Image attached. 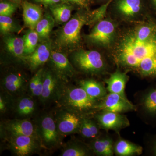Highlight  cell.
Returning <instances> with one entry per match:
<instances>
[{
  "instance_id": "cell-28",
  "label": "cell",
  "mask_w": 156,
  "mask_h": 156,
  "mask_svg": "<svg viewBox=\"0 0 156 156\" xmlns=\"http://www.w3.org/2000/svg\"><path fill=\"white\" fill-rule=\"evenodd\" d=\"M44 68H41L30 80L28 93L34 98L40 99L41 95L43 86V76Z\"/></svg>"
},
{
  "instance_id": "cell-24",
  "label": "cell",
  "mask_w": 156,
  "mask_h": 156,
  "mask_svg": "<svg viewBox=\"0 0 156 156\" xmlns=\"http://www.w3.org/2000/svg\"><path fill=\"white\" fill-rule=\"evenodd\" d=\"M79 86L82 87L90 96L99 100L106 96L107 89L100 82L93 79L81 80Z\"/></svg>"
},
{
  "instance_id": "cell-3",
  "label": "cell",
  "mask_w": 156,
  "mask_h": 156,
  "mask_svg": "<svg viewBox=\"0 0 156 156\" xmlns=\"http://www.w3.org/2000/svg\"><path fill=\"white\" fill-rule=\"evenodd\" d=\"M99 100L88 95L80 86L65 83L56 101L57 106L88 116L95 111Z\"/></svg>"
},
{
  "instance_id": "cell-14",
  "label": "cell",
  "mask_w": 156,
  "mask_h": 156,
  "mask_svg": "<svg viewBox=\"0 0 156 156\" xmlns=\"http://www.w3.org/2000/svg\"><path fill=\"white\" fill-rule=\"evenodd\" d=\"M134 105L127 98L116 93H110L98 101L95 107V111H108L122 113L136 110Z\"/></svg>"
},
{
  "instance_id": "cell-9",
  "label": "cell",
  "mask_w": 156,
  "mask_h": 156,
  "mask_svg": "<svg viewBox=\"0 0 156 156\" xmlns=\"http://www.w3.org/2000/svg\"><path fill=\"white\" fill-rule=\"evenodd\" d=\"M30 80L21 72H10L1 80V90L13 98H16L28 93Z\"/></svg>"
},
{
  "instance_id": "cell-26",
  "label": "cell",
  "mask_w": 156,
  "mask_h": 156,
  "mask_svg": "<svg viewBox=\"0 0 156 156\" xmlns=\"http://www.w3.org/2000/svg\"><path fill=\"white\" fill-rule=\"evenodd\" d=\"M100 127L97 122L85 116L83 118L79 134L84 138L94 140L99 137Z\"/></svg>"
},
{
  "instance_id": "cell-32",
  "label": "cell",
  "mask_w": 156,
  "mask_h": 156,
  "mask_svg": "<svg viewBox=\"0 0 156 156\" xmlns=\"http://www.w3.org/2000/svg\"><path fill=\"white\" fill-rule=\"evenodd\" d=\"M113 0H109L105 4L93 11H89V21L88 25L92 27L98 22L105 19L107 11Z\"/></svg>"
},
{
  "instance_id": "cell-13",
  "label": "cell",
  "mask_w": 156,
  "mask_h": 156,
  "mask_svg": "<svg viewBox=\"0 0 156 156\" xmlns=\"http://www.w3.org/2000/svg\"><path fill=\"white\" fill-rule=\"evenodd\" d=\"M49 68L66 83L76 74V70L64 52L53 50L48 61Z\"/></svg>"
},
{
  "instance_id": "cell-37",
  "label": "cell",
  "mask_w": 156,
  "mask_h": 156,
  "mask_svg": "<svg viewBox=\"0 0 156 156\" xmlns=\"http://www.w3.org/2000/svg\"><path fill=\"white\" fill-rule=\"evenodd\" d=\"M151 151L153 154L156 156V135L154 137L151 145Z\"/></svg>"
},
{
  "instance_id": "cell-29",
  "label": "cell",
  "mask_w": 156,
  "mask_h": 156,
  "mask_svg": "<svg viewBox=\"0 0 156 156\" xmlns=\"http://www.w3.org/2000/svg\"><path fill=\"white\" fill-rule=\"evenodd\" d=\"M142 107L146 114L156 119V87L149 89L143 98Z\"/></svg>"
},
{
  "instance_id": "cell-23",
  "label": "cell",
  "mask_w": 156,
  "mask_h": 156,
  "mask_svg": "<svg viewBox=\"0 0 156 156\" xmlns=\"http://www.w3.org/2000/svg\"><path fill=\"white\" fill-rule=\"evenodd\" d=\"M74 6L67 3L61 2L48 7L51 14L58 24H62L68 22L72 17V12Z\"/></svg>"
},
{
  "instance_id": "cell-5",
  "label": "cell",
  "mask_w": 156,
  "mask_h": 156,
  "mask_svg": "<svg viewBox=\"0 0 156 156\" xmlns=\"http://www.w3.org/2000/svg\"><path fill=\"white\" fill-rule=\"evenodd\" d=\"M70 61L75 68L88 74L102 73L106 69L103 56L96 50L78 49L71 52Z\"/></svg>"
},
{
  "instance_id": "cell-2",
  "label": "cell",
  "mask_w": 156,
  "mask_h": 156,
  "mask_svg": "<svg viewBox=\"0 0 156 156\" xmlns=\"http://www.w3.org/2000/svg\"><path fill=\"white\" fill-rule=\"evenodd\" d=\"M89 11L80 9L57 32L53 46L62 52H72L79 49L81 42V32L88 25Z\"/></svg>"
},
{
  "instance_id": "cell-36",
  "label": "cell",
  "mask_w": 156,
  "mask_h": 156,
  "mask_svg": "<svg viewBox=\"0 0 156 156\" xmlns=\"http://www.w3.org/2000/svg\"><path fill=\"white\" fill-rule=\"evenodd\" d=\"M34 1L36 2L42 4L46 7H49L62 2V0H34Z\"/></svg>"
},
{
  "instance_id": "cell-19",
  "label": "cell",
  "mask_w": 156,
  "mask_h": 156,
  "mask_svg": "<svg viewBox=\"0 0 156 156\" xmlns=\"http://www.w3.org/2000/svg\"><path fill=\"white\" fill-rule=\"evenodd\" d=\"M128 79L129 76L127 75V72H123L119 69L116 70L105 81L107 84V90L110 93H116L127 98L125 89Z\"/></svg>"
},
{
  "instance_id": "cell-21",
  "label": "cell",
  "mask_w": 156,
  "mask_h": 156,
  "mask_svg": "<svg viewBox=\"0 0 156 156\" xmlns=\"http://www.w3.org/2000/svg\"><path fill=\"white\" fill-rule=\"evenodd\" d=\"M114 144L112 138L106 136L92 140L89 145L97 155L112 156L115 153Z\"/></svg>"
},
{
  "instance_id": "cell-1",
  "label": "cell",
  "mask_w": 156,
  "mask_h": 156,
  "mask_svg": "<svg viewBox=\"0 0 156 156\" xmlns=\"http://www.w3.org/2000/svg\"><path fill=\"white\" fill-rule=\"evenodd\" d=\"M111 56L118 66L143 78L156 77V22L148 17L118 33Z\"/></svg>"
},
{
  "instance_id": "cell-4",
  "label": "cell",
  "mask_w": 156,
  "mask_h": 156,
  "mask_svg": "<svg viewBox=\"0 0 156 156\" xmlns=\"http://www.w3.org/2000/svg\"><path fill=\"white\" fill-rule=\"evenodd\" d=\"M34 122L43 148L51 151L62 145L63 138L58 132L53 114L44 113Z\"/></svg>"
},
{
  "instance_id": "cell-25",
  "label": "cell",
  "mask_w": 156,
  "mask_h": 156,
  "mask_svg": "<svg viewBox=\"0 0 156 156\" xmlns=\"http://www.w3.org/2000/svg\"><path fill=\"white\" fill-rule=\"evenodd\" d=\"M114 152L119 156L139 155L142 153L143 148L126 140L120 139L115 144Z\"/></svg>"
},
{
  "instance_id": "cell-35",
  "label": "cell",
  "mask_w": 156,
  "mask_h": 156,
  "mask_svg": "<svg viewBox=\"0 0 156 156\" xmlns=\"http://www.w3.org/2000/svg\"><path fill=\"white\" fill-rule=\"evenodd\" d=\"M90 0H62V2L67 3L73 6H77L80 9L89 10Z\"/></svg>"
},
{
  "instance_id": "cell-18",
  "label": "cell",
  "mask_w": 156,
  "mask_h": 156,
  "mask_svg": "<svg viewBox=\"0 0 156 156\" xmlns=\"http://www.w3.org/2000/svg\"><path fill=\"white\" fill-rule=\"evenodd\" d=\"M23 18L24 25L29 29L35 30L44 14L38 5L25 1L22 3Z\"/></svg>"
},
{
  "instance_id": "cell-11",
  "label": "cell",
  "mask_w": 156,
  "mask_h": 156,
  "mask_svg": "<svg viewBox=\"0 0 156 156\" xmlns=\"http://www.w3.org/2000/svg\"><path fill=\"white\" fill-rule=\"evenodd\" d=\"M65 82L62 80L50 68L44 69L43 90L39 100L44 106L56 102Z\"/></svg>"
},
{
  "instance_id": "cell-7",
  "label": "cell",
  "mask_w": 156,
  "mask_h": 156,
  "mask_svg": "<svg viewBox=\"0 0 156 156\" xmlns=\"http://www.w3.org/2000/svg\"><path fill=\"white\" fill-rule=\"evenodd\" d=\"M53 115L58 132L63 138L79 133L83 118L87 116L59 107Z\"/></svg>"
},
{
  "instance_id": "cell-16",
  "label": "cell",
  "mask_w": 156,
  "mask_h": 156,
  "mask_svg": "<svg viewBox=\"0 0 156 156\" xmlns=\"http://www.w3.org/2000/svg\"><path fill=\"white\" fill-rule=\"evenodd\" d=\"M95 120L100 128L119 132L130 126L127 117L122 113L108 111H101L95 115Z\"/></svg>"
},
{
  "instance_id": "cell-22",
  "label": "cell",
  "mask_w": 156,
  "mask_h": 156,
  "mask_svg": "<svg viewBox=\"0 0 156 156\" xmlns=\"http://www.w3.org/2000/svg\"><path fill=\"white\" fill-rule=\"evenodd\" d=\"M94 154L89 145L76 140H70L62 147L60 156H89Z\"/></svg>"
},
{
  "instance_id": "cell-33",
  "label": "cell",
  "mask_w": 156,
  "mask_h": 156,
  "mask_svg": "<svg viewBox=\"0 0 156 156\" xmlns=\"http://www.w3.org/2000/svg\"><path fill=\"white\" fill-rule=\"evenodd\" d=\"M14 98L11 95L1 91L0 94V112L2 114H5L9 111H12Z\"/></svg>"
},
{
  "instance_id": "cell-20",
  "label": "cell",
  "mask_w": 156,
  "mask_h": 156,
  "mask_svg": "<svg viewBox=\"0 0 156 156\" xmlns=\"http://www.w3.org/2000/svg\"><path fill=\"white\" fill-rule=\"evenodd\" d=\"M3 41L6 51L11 56L20 60L24 57V45L23 37H20L10 34L5 35Z\"/></svg>"
},
{
  "instance_id": "cell-31",
  "label": "cell",
  "mask_w": 156,
  "mask_h": 156,
  "mask_svg": "<svg viewBox=\"0 0 156 156\" xmlns=\"http://www.w3.org/2000/svg\"><path fill=\"white\" fill-rule=\"evenodd\" d=\"M22 28L9 16L0 15V31L2 34H10L18 32Z\"/></svg>"
},
{
  "instance_id": "cell-10",
  "label": "cell",
  "mask_w": 156,
  "mask_h": 156,
  "mask_svg": "<svg viewBox=\"0 0 156 156\" xmlns=\"http://www.w3.org/2000/svg\"><path fill=\"white\" fill-rule=\"evenodd\" d=\"M25 135L37 137L35 125L30 119L8 120L1 124V137ZM39 139V138H38Z\"/></svg>"
},
{
  "instance_id": "cell-27",
  "label": "cell",
  "mask_w": 156,
  "mask_h": 156,
  "mask_svg": "<svg viewBox=\"0 0 156 156\" xmlns=\"http://www.w3.org/2000/svg\"><path fill=\"white\" fill-rule=\"evenodd\" d=\"M55 20L53 15L49 13H45L39 21L35 28L41 41L49 39L50 33L54 27Z\"/></svg>"
},
{
  "instance_id": "cell-40",
  "label": "cell",
  "mask_w": 156,
  "mask_h": 156,
  "mask_svg": "<svg viewBox=\"0 0 156 156\" xmlns=\"http://www.w3.org/2000/svg\"><path fill=\"white\" fill-rule=\"evenodd\" d=\"M109 0H97V1L98 2H108Z\"/></svg>"
},
{
  "instance_id": "cell-8",
  "label": "cell",
  "mask_w": 156,
  "mask_h": 156,
  "mask_svg": "<svg viewBox=\"0 0 156 156\" xmlns=\"http://www.w3.org/2000/svg\"><path fill=\"white\" fill-rule=\"evenodd\" d=\"M12 154L17 156H28L38 153L42 148L37 137L19 135L11 136L5 139Z\"/></svg>"
},
{
  "instance_id": "cell-17",
  "label": "cell",
  "mask_w": 156,
  "mask_h": 156,
  "mask_svg": "<svg viewBox=\"0 0 156 156\" xmlns=\"http://www.w3.org/2000/svg\"><path fill=\"white\" fill-rule=\"evenodd\" d=\"M37 106L35 98L28 92L14 98L11 111L20 119H30L37 112Z\"/></svg>"
},
{
  "instance_id": "cell-15",
  "label": "cell",
  "mask_w": 156,
  "mask_h": 156,
  "mask_svg": "<svg viewBox=\"0 0 156 156\" xmlns=\"http://www.w3.org/2000/svg\"><path fill=\"white\" fill-rule=\"evenodd\" d=\"M53 49V42L50 39L41 41L33 53L21 59L32 71L37 70L50 59Z\"/></svg>"
},
{
  "instance_id": "cell-30",
  "label": "cell",
  "mask_w": 156,
  "mask_h": 156,
  "mask_svg": "<svg viewBox=\"0 0 156 156\" xmlns=\"http://www.w3.org/2000/svg\"><path fill=\"white\" fill-rule=\"evenodd\" d=\"M24 45V56L30 55L36 49L40 37L35 30L29 29L23 35Z\"/></svg>"
},
{
  "instance_id": "cell-39",
  "label": "cell",
  "mask_w": 156,
  "mask_h": 156,
  "mask_svg": "<svg viewBox=\"0 0 156 156\" xmlns=\"http://www.w3.org/2000/svg\"><path fill=\"white\" fill-rule=\"evenodd\" d=\"M10 1H12V2H14L17 3V4H19L21 2V0H10Z\"/></svg>"
},
{
  "instance_id": "cell-6",
  "label": "cell",
  "mask_w": 156,
  "mask_h": 156,
  "mask_svg": "<svg viewBox=\"0 0 156 156\" xmlns=\"http://www.w3.org/2000/svg\"><path fill=\"white\" fill-rule=\"evenodd\" d=\"M117 25L112 20L105 18L92 27L86 40L91 44L101 48H112L116 39Z\"/></svg>"
},
{
  "instance_id": "cell-12",
  "label": "cell",
  "mask_w": 156,
  "mask_h": 156,
  "mask_svg": "<svg viewBox=\"0 0 156 156\" xmlns=\"http://www.w3.org/2000/svg\"><path fill=\"white\" fill-rule=\"evenodd\" d=\"M115 13L124 20L134 22L141 17L144 9V0H113Z\"/></svg>"
},
{
  "instance_id": "cell-34",
  "label": "cell",
  "mask_w": 156,
  "mask_h": 156,
  "mask_svg": "<svg viewBox=\"0 0 156 156\" xmlns=\"http://www.w3.org/2000/svg\"><path fill=\"white\" fill-rule=\"evenodd\" d=\"M18 4L12 1H1L0 15L11 17L16 12Z\"/></svg>"
},
{
  "instance_id": "cell-38",
  "label": "cell",
  "mask_w": 156,
  "mask_h": 156,
  "mask_svg": "<svg viewBox=\"0 0 156 156\" xmlns=\"http://www.w3.org/2000/svg\"><path fill=\"white\" fill-rule=\"evenodd\" d=\"M152 5L156 11V0H150Z\"/></svg>"
}]
</instances>
